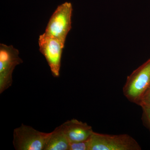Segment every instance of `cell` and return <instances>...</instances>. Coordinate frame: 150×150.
Returning a JSON list of instances; mask_svg holds the SVG:
<instances>
[{"instance_id":"1","label":"cell","mask_w":150,"mask_h":150,"mask_svg":"<svg viewBox=\"0 0 150 150\" xmlns=\"http://www.w3.org/2000/svg\"><path fill=\"white\" fill-rule=\"evenodd\" d=\"M136 140L127 134L109 135L93 132L89 138V150H140Z\"/></svg>"},{"instance_id":"2","label":"cell","mask_w":150,"mask_h":150,"mask_svg":"<svg viewBox=\"0 0 150 150\" xmlns=\"http://www.w3.org/2000/svg\"><path fill=\"white\" fill-rule=\"evenodd\" d=\"M72 12L71 3L66 2L58 6L49 19L45 33L65 44L67 35L72 28Z\"/></svg>"},{"instance_id":"3","label":"cell","mask_w":150,"mask_h":150,"mask_svg":"<svg viewBox=\"0 0 150 150\" xmlns=\"http://www.w3.org/2000/svg\"><path fill=\"white\" fill-rule=\"evenodd\" d=\"M150 86V60L129 76L123 87V93L130 101L139 104Z\"/></svg>"},{"instance_id":"4","label":"cell","mask_w":150,"mask_h":150,"mask_svg":"<svg viewBox=\"0 0 150 150\" xmlns=\"http://www.w3.org/2000/svg\"><path fill=\"white\" fill-rule=\"evenodd\" d=\"M49 133L22 124L14 130V147L16 150H43Z\"/></svg>"},{"instance_id":"5","label":"cell","mask_w":150,"mask_h":150,"mask_svg":"<svg viewBox=\"0 0 150 150\" xmlns=\"http://www.w3.org/2000/svg\"><path fill=\"white\" fill-rule=\"evenodd\" d=\"M22 63L17 49L12 45L0 44V93L11 86L13 70Z\"/></svg>"},{"instance_id":"6","label":"cell","mask_w":150,"mask_h":150,"mask_svg":"<svg viewBox=\"0 0 150 150\" xmlns=\"http://www.w3.org/2000/svg\"><path fill=\"white\" fill-rule=\"evenodd\" d=\"M39 51L46 59L54 77H59L61 60L65 44L59 39L45 33L38 38Z\"/></svg>"},{"instance_id":"7","label":"cell","mask_w":150,"mask_h":150,"mask_svg":"<svg viewBox=\"0 0 150 150\" xmlns=\"http://www.w3.org/2000/svg\"><path fill=\"white\" fill-rule=\"evenodd\" d=\"M62 125L70 142L88 139L94 132L91 126L74 118L66 121Z\"/></svg>"},{"instance_id":"8","label":"cell","mask_w":150,"mask_h":150,"mask_svg":"<svg viewBox=\"0 0 150 150\" xmlns=\"http://www.w3.org/2000/svg\"><path fill=\"white\" fill-rule=\"evenodd\" d=\"M70 144L61 125L49 133L43 150H69Z\"/></svg>"},{"instance_id":"9","label":"cell","mask_w":150,"mask_h":150,"mask_svg":"<svg viewBox=\"0 0 150 150\" xmlns=\"http://www.w3.org/2000/svg\"><path fill=\"white\" fill-rule=\"evenodd\" d=\"M89 138L81 142H70L69 150H89Z\"/></svg>"},{"instance_id":"10","label":"cell","mask_w":150,"mask_h":150,"mask_svg":"<svg viewBox=\"0 0 150 150\" xmlns=\"http://www.w3.org/2000/svg\"><path fill=\"white\" fill-rule=\"evenodd\" d=\"M139 105H145L150 107V86L142 97Z\"/></svg>"},{"instance_id":"11","label":"cell","mask_w":150,"mask_h":150,"mask_svg":"<svg viewBox=\"0 0 150 150\" xmlns=\"http://www.w3.org/2000/svg\"><path fill=\"white\" fill-rule=\"evenodd\" d=\"M146 118L147 119L150 125V107L145 105H142Z\"/></svg>"}]
</instances>
